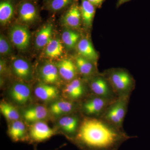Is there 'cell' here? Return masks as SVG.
I'll use <instances>...</instances> for the list:
<instances>
[{"label": "cell", "mask_w": 150, "mask_h": 150, "mask_svg": "<svg viewBox=\"0 0 150 150\" xmlns=\"http://www.w3.org/2000/svg\"><path fill=\"white\" fill-rule=\"evenodd\" d=\"M134 138L102 118L84 116L71 141L80 150H118L123 143Z\"/></svg>", "instance_id": "6da1fadb"}, {"label": "cell", "mask_w": 150, "mask_h": 150, "mask_svg": "<svg viewBox=\"0 0 150 150\" xmlns=\"http://www.w3.org/2000/svg\"><path fill=\"white\" fill-rule=\"evenodd\" d=\"M104 74L118 97L130 96L135 88V81L128 71L122 69H112Z\"/></svg>", "instance_id": "7a4b0ae2"}, {"label": "cell", "mask_w": 150, "mask_h": 150, "mask_svg": "<svg viewBox=\"0 0 150 150\" xmlns=\"http://www.w3.org/2000/svg\"><path fill=\"white\" fill-rule=\"evenodd\" d=\"M130 96L118 97L108 105L100 118L119 129H123V123Z\"/></svg>", "instance_id": "3957f363"}, {"label": "cell", "mask_w": 150, "mask_h": 150, "mask_svg": "<svg viewBox=\"0 0 150 150\" xmlns=\"http://www.w3.org/2000/svg\"><path fill=\"white\" fill-rule=\"evenodd\" d=\"M114 100L107 99L91 93L81 103L80 110L86 117L100 118L108 105Z\"/></svg>", "instance_id": "277c9868"}, {"label": "cell", "mask_w": 150, "mask_h": 150, "mask_svg": "<svg viewBox=\"0 0 150 150\" xmlns=\"http://www.w3.org/2000/svg\"><path fill=\"white\" fill-rule=\"evenodd\" d=\"M89 87L93 94L111 100L118 97L104 74L93 76L89 83Z\"/></svg>", "instance_id": "5b68a950"}, {"label": "cell", "mask_w": 150, "mask_h": 150, "mask_svg": "<svg viewBox=\"0 0 150 150\" xmlns=\"http://www.w3.org/2000/svg\"><path fill=\"white\" fill-rule=\"evenodd\" d=\"M30 37L29 30L25 25H14L9 31V39L11 43L20 51H25L28 48Z\"/></svg>", "instance_id": "8992f818"}, {"label": "cell", "mask_w": 150, "mask_h": 150, "mask_svg": "<svg viewBox=\"0 0 150 150\" xmlns=\"http://www.w3.org/2000/svg\"><path fill=\"white\" fill-rule=\"evenodd\" d=\"M16 13L19 20L25 24H30L39 18V10L35 1L21 0L17 6Z\"/></svg>", "instance_id": "52a82bcc"}, {"label": "cell", "mask_w": 150, "mask_h": 150, "mask_svg": "<svg viewBox=\"0 0 150 150\" xmlns=\"http://www.w3.org/2000/svg\"><path fill=\"white\" fill-rule=\"evenodd\" d=\"M8 95L13 102L17 105L23 106L30 101L31 98V89L25 82H16L10 88Z\"/></svg>", "instance_id": "ba28073f"}, {"label": "cell", "mask_w": 150, "mask_h": 150, "mask_svg": "<svg viewBox=\"0 0 150 150\" xmlns=\"http://www.w3.org/2000/svg\"><path fill=\"white\" fill-rule=\"evenodd\" d=\"M55 134V131L43 121L32 123L28 131L29 142L38 143L45 142Z\"/></svg>", "instance_id": "9c48e42d"}, {"label": "cell", "mask_w": 150, "mask_h": 150, "mask_svg": "<svg viewBox=\"0 0 150 150\" xmlns=\"http://www.w3.org/2000/svg\"><path fill=\"white\" fill-rule=\"evenodd\" d=\"M38 74L41 82L54 86L60 83L62 78L56 64L51 62L41 65L38 70Z\"/></svg>", "instance_id": "30bf717a"}, {"label": "cell", "mask_w": 150, "mask_h": 150, "mask_svg": "<svg viewBox=\"0 0 150 150\" xmlns=\"http://www.w3.org/2000/svg\"><path fill=\"white\" fill-rule=\"evenodd\" d=\"M11 68L13 74L21 81L28 82L32 79V67L27 60L21 57L13 59Z\"/></svg>", "instance_id": "8fae6325"}, {"label": "cell", "mask_w": 150, "mask_h": 150, "mask_svg": "<svg viewBox=\"0 0 150 150\" xmlns=\"http://www.w3.org/2000/svg\"><path fill=\"white\" fill-rule=\"evenodd\" d=\"M62 22L68 28L78 29L80 26L82 18L80 6L76 1L68 8L62 17Z\"/></svg>", "instance_id": "7c38bea8"}, {"label": "cell", "mask_w": 150, "mask_h": 150, "mask_svg": "<svg viewBox=\"0 0 150 150\" xmlns=\"http://www.w3.org/2000/svg\"><path fill=\"white\" fill-rule=\"evenodd\" d=\"M81 120L76 115H66L59 119L58 125L62 132L71 141L76 136Z\"/></svg>", "instance_id": "4fadbf2b"}, {"label": "cell", "mask_w": 150, "mask_h": 150, "mask_svg": "<svg viewBox=\"0 0 150 150\" xmlns=\"http://www.w3.org/2000/svg\"><path fill=\"white\" fill-rule=\"evenodd\" d=\"M64 94L69 100L77 101L85 97L87 89L82 81L76 78L67 84L64 88Z\"/></svg>", "instance_id": "5bb4252c"}, {"label": "cell", "mask_w": 150, "mask_h": 150, "mask_svg": "<svg viewBox=\"0 0 150 150\" xmlns=\"http://www.w3.org/2000/svg\"><path fill=\"white\" fill-rule=\"evenodd\" d=\"M8 134L13 142H29L28 131L23 121H13L9 127Z\"/></svg>", "instance_id": "9a60e30c"}, {"label": "cell", "mask_w": 150, "mask_h": 150, "mask_svg": "<svg viewBox=\"0 0 150 150\" xmlns=\"http://www.w3.org/2000/svg\"><path fill=\"white\" fill-rule=\"evenodd\" d=\"M38 99L44 101H51L58 98L59 92L56 86L41 82L38 84L34 90Z\"/></svg>", "instance_id": "2e32d148"}, {"label": "cell", "mask_w": 150, "mask_h": 150, "mask_svg": "<svg viewBox=\"0 0 150 150\" xmlns=\"http://www.w3.org/2000/svg\"><path fill=\"white\" fill-rule=\"evenodd\" d=\"M56 65L62 79L69 81L76 79L78 72L75 62L72 60L63 59L56 63Z\"/></svg>", "instance_id": "e0dca14e"}, {"label": "cell", "mask_w": 150, "mask_h": 150, "mask_svg": "<svg viewBox=\"0 0 150 150\" xmlns=\"http://www.w3.org/2000/svg\"><path fill=\"white\" fill-rule=\"evenodd\" d=\"M76 48L79 56L88 59L95 64L96 63L98 58V54L90 40L86 38L80 39Z\"/></svg>", "instance_id": "ac0fdd59"}, {"label": "cell", "mask_w": 150, "mask_h": 150, "mask_svg": "<svg viewBox=\"0 0 150 150\" xmlns=\"http://www.w3.org/2000/svg\"><path fill=\"white\" fill-rule=\"evenodd\" d=\"M18 2L16 3V0H1L0 23L2 25L8 24L13 18Z\"/></svg>", "instance_id": "d6986e66"}, {"label": "cell", "mask_w": 150, "mask_h": 150, "mask_svg": "<svg viewBox=\"0 0 150 150\" xmlns=\"http://www.w3.org/2000/svg\"><path fill=\"white\" fill-rule=\"evenodd\" d=\"M48 110L42 105H35L25 109L23 112V117L25 121L33 123L43 121L47 118Z\"/></svg>", "instance_id": "ffe728a7"}, {"label": "cell", "mask_w": 150, "mask_h": 150, "mask_svg": "<svg viewBox=\"0 0 150 150\" xmlns=\"http://www.w3.org/2000/svg\"><path fill=\"white\" fill-rule=\"evenodd\" d=\"M74 101L70 100H56L51 103L49 110L52 115L56 117L67 115L75 110Z\"/></svg>", "instance_id": "44dd1931"}, {"label": "cell", "mask_w": 150, "mask_h": 150, "mask_svg": "<svg viewBox=\"0 0 150 150\" xmlns=\"http://www.w3.org/2000/svg\"><path fill=\"white\" fill-rule=\"evenodd\" d=\"M54 26L51 23H47L37 33L35 39V47L38 49L45 48L52 40Z\"/></svg>", "instance_id": "7402d4cb"}, {"label": "cell", "mask_w": 150, "mask_h": 150, "mask_svg": "<svg viewBox=\"0 0 150 150\" xmlns=\"http://www.w3.org/2000/svg\"><path fill=\"white\" fill-rule=\"evenodd\" d=\"M78 72L86 77L93 76L96 74V65L93 62L78 56L75 61Z\"/></svg>", "instance_id": "603a6c76"}, {"label": "cell", "mask_w": 150, "mask_h": 150, "mask_svg": "<svg viewBox=\"0 0 150 150\" xmlns=\"http://www.w3.org/2000/svg\"><path fill=\"white\" fill-rule=\"evenodd\" d=\"M80 10L82 21L87 28L91 27L95 15L96 7L88 0H81Z\"/></svg>", "instance_id": "cb8c5ba5"}, {"label": "cell", "mask_w": 150, "mask_h": 150, "mask_svg": "<svg viewBox=\"0 0 150 150\" xmlns=\"http://www.w3.org/2000/svg\"><path fill=\"white\" fill-rule=\"evenodd\" d=\"M62 40L58 38L52 39L45 47L44 54L51 59H58L64 53V47Z\"/></svg>", "instance_id": "d4e9b609"}, {"label": "cell", "mask_w": 150, "mask_h": 150, "mask_svg": "<svg viewBox=\"0 0 150 150\" xmlns=\"http://www.w3.org/2000/svg\"><path fill=\"white\" fill-rule=\"evenodd\" d=\"M80 35L74 30L67 28L63 32L62 41L66 48L72 49L76 46L79 40H80Z\"/></svg>", "instance_id": "484cf974"}, {"label": "cell", "mask_w": 150, "mask_h": 150, "mask_svg": "<svg viewBox=\"0 0 150 150\" xmlns=\"http://www.w3.org/2000/svg\"><path fill=\"white\" fill-rule=\"evenodd\" d=\"M0 110L2 115L8 121H13L19 120V112L13 105L6 101L0 103Z\"/></svg>", "instance_id": "4316f807"}, {"label": "cell", "mask_w": 150, "mask_h": 150, "mask_svg": "<svg viewBox=\"0 0 150 150\" xmlns=\"http://www.w3.org/2000/svg\"><path fill=\"white\" fill-rule=\"evenodd\" d=\"M75 0H50L45 3L44 7L52 12H57L69 7Z\"/></svg>", "instance_id": "83f0119b"}, {"label": "cell", "mask_w": 150, "mask_h": 150, "mask_svg": "<svg viewBox=\"0 0 150 150\" xmlns=\"http://www.w3.org/2000/svg\"><path fill=\"white\" fill-rule=\"evenodd\" d=\"M13 45L9 39L3 34L0 35V54L2 56H8L13 53Z\"/></svg>", "instance_id": "f1b7e54d"}, {"label": "cell", "mask_w": 150, "mask_h": 150, "mask_svg": "<svg viewBox=\"0 0 150 150\" xmlns=\"http://www.w3.org/2000/svg\"><path fill=\"white\" fill-rule=\"evenodd\" d=\"M7 64L5 59H1L0 60V74L1 75L5 74L7 71Z\"/></svg>", "instance_id": "f546056e"}, {"label": "cell", "mask_w": 150, "mask_h": 150, "mask_svg": "<svg viewBox=\"0 0 150 150\" xmlns=\"http://www.w3.org/2000/svg\"><path fill=\"white\" fill-rule=\"evenodd\" d=\"M88 1L96 7L100 8L101 7L105 0H88Z\"/></svg>", "instance_id": "4dcf8cb0"}, {"label": "cell", "mask_w": 150, "mask_h": 150, "mask_svg": "<svg viewBox=\"0 0 150 150\" xmlns=\"http://www.w3.org/2000/svg\"><path fill=\"white\" fill-rule=\"evenodd\" d=\"M131 0H118L117 3H116V6L117 8L119 7L120 6L122 5L123 4L125 3L128 2Z\"/></svg>", "instance_id": "1f68e13d"}, {"label": "cell", "mask_w": 150, "mask_h": 150, "mask_svg": "<svg viewBox=\"0 0 150 150\" xmlns=\"http://www.w3.org/2000/svg\"><path fill=\"white\" fill-rule=\"evenodd\" d=\"M43 1H44L45 2V3H46L48 1H50V0H43Z\"/></svg>", "instance_id": "d6a6232c"}, {"label": "cell", "mask_w": 150, "mask_h": 150, "mask_svg": "<svg viewBox=\"0 0 150 150\" xmlns=\"http://www.w3.org/2000/svg\"><path fill=\"white\" fill-rule=\"evenodd\" d=\"M34 150H37V149H36V147H34Z\"/></svg>", "instance_id": "836d02e7"}, {"label": "cell", "mask_w": 150, "mask_h": 150, "mask_svg": "<svg viewBox=\"0 0 150 150\" xmlns=\"http://www.w3.org/2000/svg\"><path fill=\"white\" fill-rule=\"evenodd\" d=\"M32 1H36V0H32Z\"/></svg>", "instance_id": "e575fe53"}]
</instances>
